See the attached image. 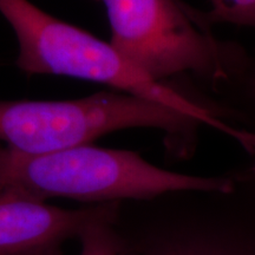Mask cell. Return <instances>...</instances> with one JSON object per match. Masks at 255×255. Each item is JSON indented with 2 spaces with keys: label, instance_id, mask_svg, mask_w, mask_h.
I'll list each match as a JSON object with an SVG mask.
<instances>
[{
  "label": "cell",
  "instance_id": "6da1fadb",
  "mask_svg": "<svg viewBox=\"0 0 255 255\" xmlns=\"http://www.w3.org/2000/svg\"><path fill=\"white\" fill-rule=\"evenodd\" d=\"M0 186L95 205L150 201L180 191H232L228 174L195 176L162 169L135 151L91 144L46 154H24L0 144Z\"/></svg>",
  "mask_w": 255,
  "mask_h": 255
},
{
  "label": "cell",
  "instance_id": "7a4b0ae2",
  "mask_svg": "<svg viewBox=\"0 0 255 255\" xmlns=\"http://www.w3.org/2000/svg\"><path fill=\"white\" fill-rule=\"evenodd\" d=\"M111 41L152 81L193 76L210 88L231 87L250 56L237 43L219 39L203 12L181 0H102Z\"/></svg>",
  "mask_w": 255,
  "mask_h": 255
},
{
  "label": "cell",
  "instance_id": "3957f363",
  "mask_svg": "<svg viewBox=\"0 0 255 255\" xmlns=\"http://www.w3.org/2000/svg\"><path fill=\"white\" fill-rule=\"evenodd\" d=\"M0 14L17 37L15 65L21 71L107 84L189 115L232 138L237 136V128L225 122L219 110L194 102L168 84L152 81L111 43L46 13L28 0H0Z\"/></svg>",
  "mask_w": 255,
  "mask_h": 255
},
{
  "label": "cell",
  "instance_id": "277c9868",
  "mask_svg": "<svg viewBox=\"0 0 255 255\" xmlns=\"http://www.w3.org/2000/svg\"><path fill=\"white\" fill-rule=\"evenodd\" d=\"M202 124L126 92H98L73 101H0V144L31 155L91 144L117 130L154 128L165 132L170 150L184 157Z\"/></svg>",
  "mask_w": 255,
  "mask_h": 255
},
{
  "label": "cell",
  "instance_id": "5b68a950",
  "mask_svg": "<svg viewBox=\"0 0 255 255\" xmlns=\"http://www.w3.org/2000/svg\"><path fill=\"white\" fill-rule=\"evenodd\" d=\"M120 216L121 202L64 209L25 190L0 186V255H63L69 240Z\"/></svg>",
  "mask_w": 255,
  "mask_h": 255
},
{
  "label": "cell",
  "instance_id": "8992f818",
  "mask_svg": "<svg viewBox=\"0 0 255 255\" xmlns=\"http://www.w3.org/2000/svg\"><path fill=\"white\" fill-rule=\"evenodd\" d=\"M119 221L101 222L82 233L79 255H124L123 241L116 225Z\"/></svg>",
  "mask_w": 255,
  "mask_h": 255
},
{
  "label": "cell",
  "instance_id": "52a82bcc",
  "mask_svg": "<svg viewBox=\"0 0 255 255\" xmlns=\"http://www.w3.org/2000/svg\"><path fill=\"white\" fill-rule=\"evenodd\" d=\"M209 11L203 12L208 24H229L255 30V0H209Z\"/></svg>",
  "mask_w": 255,
  "mask_h": 255
},
{
  "label": "cell",
  "instance_id": "ba28073f",
  "mask_svg": "<svg viewBox=\"0 0 255 255\" xmlns=\"http://www.w3.org/2000/svg\"><path fill=\"white\" fill-rule=\"evenodd\" d=\"M238 90V107L228 110L229 116L238 121H245L246 129L255 131V58L250 57L248 63L240 77L231 85Z\"/></svg>",
  "mask_w": 255,
  "mask_h": 255
},
{
  "label": "cell",
  "instance_id": "9c48e42d",
  "mask_svg": "<svg viewBox=\"0 0 255 255\" xmlns=\"http://www.w3.org/2000/svg\"><path fill=\"white\" fill-rule=\"evenodd\" d=\"M253 132V139L244 148L248 155L247 164H245L242 168L229 171L228 175L232 177L235 186L241 188L255 200V131Z\"/></svg>",
  "mask_w": 255,
  "mask_h": 255
}]
</instances>
